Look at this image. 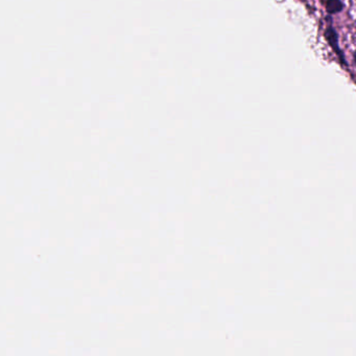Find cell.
Listing matches in <instances>:
<instances>
[{
  "label": "cell",
  "instance_id": "cell-1",
  "mask_svg": "<svg viewBox=\"0 0 356 356\" xmlns=\"http://www.w3.org/2000/svg\"><path fill=\"white\" fill-rule=\"evenodd\" d=\"M324 37H325L326 41L329 44L332 51H335V55L339 58L340 62L342 65L348 66L347 61H346L345 54L342 51L339 44V34H337V29L333 27V25H328L326 27L325 32H324Z\"/></svg>",
  "mask_w": 356,
  "mask_h": 356
},
{
  "label": "cell",
  "instance_id": "cell-2",
  "mask_svg": "<svg viewBox=\"0 0 356 356\" xmlns=\"http://www.w3.org/2000/svg\"><path fill=\"white\" fill-rule=\"evenodd\" d=\"M325 9L328 15H337L344 11L345 3L343 0H326Z\"/></svg>",
  "mask_w": 356,
  "mask_h": 356
},
{
  "label": "cell",
  "instance_id": "cell-3",
  "mask_svg": "<svg viewBox=\"0 0 356 356\" xmlns=\"http://www.w3.org/2000/svg\"><path fill=\"white\" fill-rule=\"evenodd\" d=\"M352 60H353L354 65H356V49L354 51L353 56H352Z\"/></svg>",
  "mask_w": 356,
  "mask_h": 356
}]
</instances>
